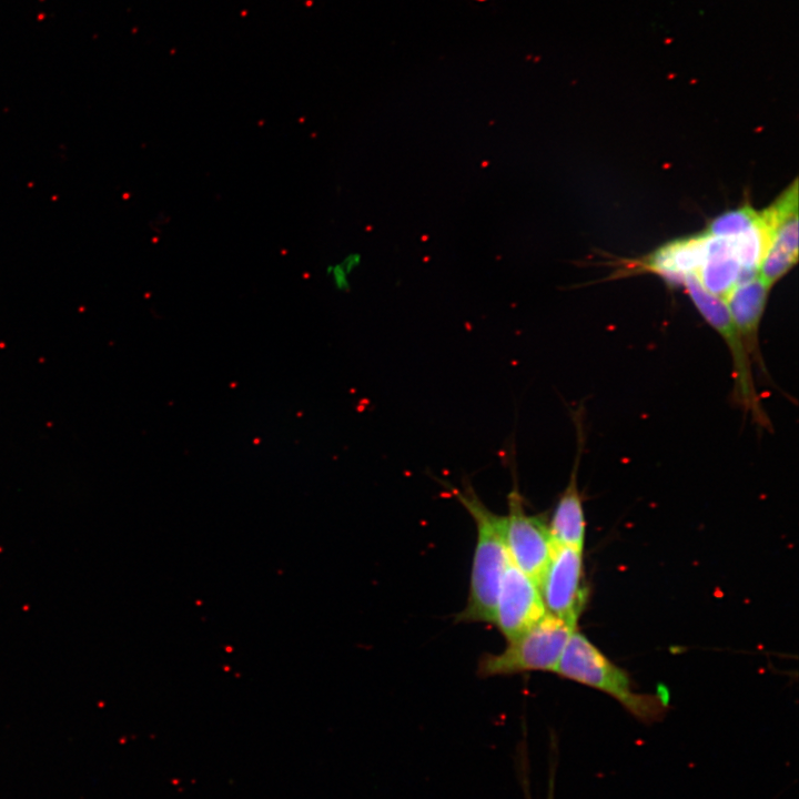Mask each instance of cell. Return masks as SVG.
Returning a JSON list of instances; mask_svg holds the SVG:
<instances>
[{"label": "cell", "instance_id": "5b68a950", "mask_svg": "<svg viewBox=\"0 0 799 799\" xmlns=\"http://www.w3.org/2000/svg\"><path fill=\"white\" fill-rule=\"evenodd\" d=\"M507 505L505 539L509 559L539 587L554 552L548 524L542 516L526 513L517 485L507 495Z\"/></svg>", "mask_w": 799, "mask_h": 799}, {"label": "cell", "instance_id": "5bb4252c", "mask_svg": "<svg viewBox=\"0 0 799 799\" xmlns=\"http://www.w3.org/2000/svg\"><path fill=\"white\" fill-rule=\"evenodd\" d=\"M327 273L331 275L332 281L336 289L338 290H346L348 286V272L345 270V267L342 265V263L331 265L327 267Z\"/></svg>", "mask_w": 799, "mask_h": 799}, {"label": "cell", "instance_id": "6da1fadb", "mask_svg": "<svg viewBox=\"0 0 799 799\" xmlns=\"http://www.w3.org/2000/svg\"><path fill=\"white\" fill-rule=\"evenodd\" d=\"M476 526L469 594L458 613L461 623H493L495 605L504 572L510 562L505 539L506 517L490 510L469 484L462 489L451 487Z\"/></svg>", "mask_w": 799, "mask_h": 799}, {"label": "cell", "instance_id": "277c9868", "mask_svg": "<svg viewBox=\"0 0 799 799\" xmlns=\"http://www.w3.org/2000/svg\"><path fill=\"white\" fill-rule=\"evenodd\" d=\"M687 293L696 309L726 342L734 363L737 402L755 421L766 426L768 421L760 405L752 378L750 354L732 322L725 301L705 290L695 275L684 279Z\"/></svg>", "mask_w": 799, "mask_h": 799}, {"label": "cell", "instance_id": "7c38bea8", "mask_svg": "<svg viewBox=\"0 0 799 799\" xmlns=\"http://www.w3.org/2000/svg\"><path fill=\"white\" fill-rule=\"evenodd\" d=\"M704 236L705 260L695 276L705 290L725 300L740 283L742 266L730 237L714 236L706 232Z\"/></svg>", "mask_w": 799, "mask_h": 799}, {"label": "cell", "instance_id": "4fadbf2b", "mask_svg": "<svg viewBox=\"0 0 799 799\" xmlns=\"http://www.w3.org/2000/svg\"><path fill=\"white\" fill-rule=\"evenodd\" d=\"M760 219V212L749 204L725 212L711 221L706 233L719 237H735L749 230Z\"/></svg>", "mask_w": 799, "mask_h": 799}, {"label": "cell", "instance_id": "8fae6325", "mask_svg": "<svg viewBox=\"0 0 799 799\" xmlns=\"http://www.w3.org/2000/svg\"><path fill=\"white\" fill-rule=\"evenodd\" d=\"M705 236L671 241L633 266L661 275L668 282L682 284L688 275H695L705 260Z\"/></svg>", "mask_w": 799, "mask_h": 799}, {"label": "cell", "instance_id": "52a82bcc", "mask_svg": "<svg viewBox=\"0 0 799 799\" xmlns=\"http://www.w3.org/2000/svg\"><path fill=\"white\" fill-rule=\"evenodd\" d=\"M539 590L548 614L577 626L588 596L584 578L583 552L554 546Z\"/></svg>", "mask_w": 799, "mask_h": 799}, {"label": "cell", "instance_id": "3957f363", "mask_svg": "<svg viewBox=\"0 0 799 799\" xmlns=\"http://www.w3.org/2000/svg\"><path fill=\"white\" fill-rule=\"evenodd\" d=\"M555 672L613 696L639 717L658 711V699L636 694L628 675L577 630L569 637Z\"/></svg>", "mask_w": 799, "mask_h": 799}, {"label": "cell", "instance_id": "ba28073f", "mask_svg": "<svg viewBox=\"0 0 799 799\" xmlns=\"http://www.w3.org/2000/svg\"><path fill=\"white\" fill-rule=\"evenodd\" d=\"M546 614L538 585L509 562L500 581L493 623L510 640Z\"/></svg>", "mask_w": 799, "mask_h": 799}, {"label": "cell", "instance_id": "9c48e42d", "mask_svg": "<svg viewBox=\"0 0 799 799\" xmlns=\"http://www.w3.org/2000/svg\"><path fill=\"white\" fill-rule=\"evenodd\" d=\"M770 289L757 275L737 284L724 300L750 356H754L759 362V365H762V361L759 352L758 332Z\"/></svg>", "mask_w": 799, "mask_h": 799}, {"label": "cell", "instance_id": "7a4b0ae2", "mask_svg": "<svg viewBox=\"0 0 799 799\" xmlns=\"http://www.w3.org/2000/svg\"><path fill=\"white\" fill-rule=\"evenodd\" d=\"M576 630L573 626L550 614L522 635L508 640L498 654H485L479 658V677L509 676L527 671H554L564 648Z\"/></svg>", "mask_w": 799, "mask_h": 799}, {"label": "cell", "instance_id": "30bf717a", "mask_svg": "<svg viewBox=\"0 0 799 799\" xmlns=\"http://www.w3.org/2000/svg\"><path fill=\"white\" fill-rule=\"evenodd\" d=\"M581 432H578V451L569 482L560 494L553 512L548 529L554 546L584 550L586 522L581 496L578 489V466L581 454Z\"/></svg>", "mask_w": 799, "mask_h": 799}, {"label": "cell", "instance_id": "8992f818", "mask_svg": "<svg viewBox=\"0 0 799 799\" xmlns=\"http://www.w3.org/2000/svg\"><path fill=\"white\" fill-rule=\"evenodd\" d=\"M761 216L767 231V247L758 276L771 287L798 260L797 180L761 212Z\"/></svg>", "mask_w": 799, "mask_h": 799}]
</instances>
